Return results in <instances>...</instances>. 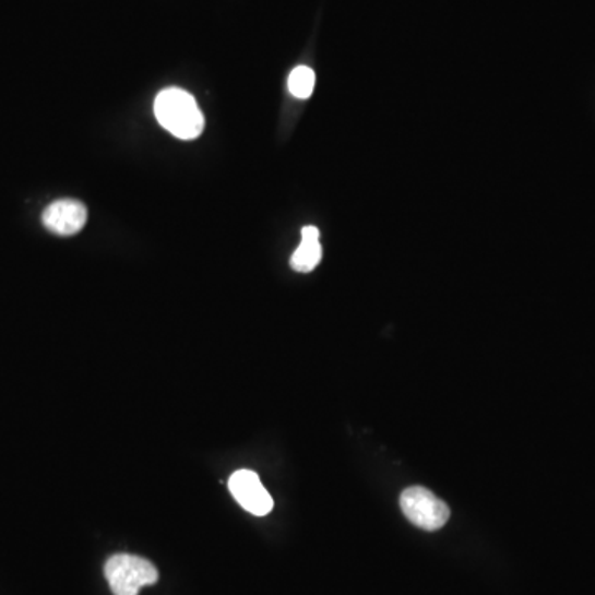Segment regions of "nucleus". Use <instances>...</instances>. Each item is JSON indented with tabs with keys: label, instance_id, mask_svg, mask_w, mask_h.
Instances as JSON below:
<instances>
[{
	"label": "nucleus",
	"instance_id": "obj_1",
	"mask_svg": "<svg viewBox=\"0 0 595 595\" xmlns=\"http://www.w3.org/2000/svg\"><path fill=\"white\" fill-rule=\"evenodd\" d=\"M154 115L164 130L179 140H198L204 131V115L191 93L166 88L154 102Z\"/></svg>",
	"mask_w": 595,
	"mask_h": 595
},
{
	"label": "nucleus",
	"instance_id": "obj_2",
	"mask_svg": "<svg viewBox=\"0 0 595 595\" xmlns=\"http://www.w3.org/2000/svg\"><path fill=\"white\" fill-rule=\"evenodd\" d=\"M105 575L115 595H138L146 585L159 581L156 566L133 555H115L105 564Z\"/></svg>",
	"mask_w": 595,
	"mask_h": 595
},
{
	"label": "nucleus",
	"instance_id": "obj_3",
	"mask_svg": "<svg viewBox=\"0 0 595 595\" xmlns=\"http://www.w3.org/2000/svg\"><path fill=\"white\" fill-rule=\"evenodd\" d=\"M401 508L405 517L424 531H437L450 520V508L424 487H412L402 493Z\"/></svg>",
	"mask_w": 595,
	"mask_h": 595
},
{
	"label": "nucleus",
	"instance_id": "obj_4",
	"mask_svg": "<svg viewBox=\"0 0 595 595\" xmlns=\"http://www.w3.org/2000/svg\"><path fill=\"white\" fill-rule=\"evenodd\" d=\"M228 490L243 510L255 516H266L273 510V498L260 481L259 475L250 469H238L228 480Z\"/></svg>",
	"mask_w": 595,
	"mask_h": 595
},
{
	"label": "nucleus",
	"instance_id": "obj_5",
	"mask_svg": "<svg viewBox=\"0 0 595 595\" xmlns=\"http://www.w3.org/2000/svg\"><path fill=\"white\" fill-rule=\"evenodd\" d=\"M88 212L82 202L73 199L53 202L44 212V225L53 234L70 237L85 227Z\"/></svg>",
	"mask_w": 595,
	"mask_h": 595
},
{
	"label": "nucleus",
	"instance_id": "obj_6",
	"mask_svg": "<svg viewBox=\"0 0 595 595\" xmlns=\"http://www.w3.org/2000/svg\"><path fill=\"white\" fill-rule=\"evenodd\" d=\"M323 250L320 243V230L313 225H308L301 230V243L291 257V269L295 272L310 273L321 262Z\"/></svg>",
	"mask_w": 595,
	"mask_h": 595
},
{
	"label": "nucleus",
	"instance_id": "obj_7",
	"mask_svg": "<svg viewBox=\"0 0 595 595\" xmlns=\"http://www.w3.org/2000/svg\"><path fill=\"white\" fill-rule=\"evenodd\" d=\"M317 75L310 67H296L288 76V90L295 98L307 99L313 95Z\"/></svg>",
	"mask_w": 595,
	"mask_h": 595
}]
</instances>
